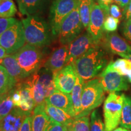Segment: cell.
Wrapping results in <instances>:
<instances>
[{
  "instance_id": "1",
  "label": "cell",
  "mask_w": 131,
  "mask_h": 131,
  "mask_svg": "<svg viewBox=\"0 0 131 131\" xmlns=\"http://www.w3.org/2000/svg\"><path fill=\"white\" fill-rule=\"evenodd\" d=\"M109 52L96 45L72 63L75 72L84 81L93 79L102 72L110 61Z\"/></svg>"
},
{
  "instance_id": "2",
  "label": "cell",
  "mask_w": 131,
  "mask_h": 131,
  "mask_svg": "<svg viewBox=\"0 0 131 131\" xmlns=\"http://www.w3.org/2000/svg\"><path fill=\"white\" fill-rule=\"evenodd\" d=\"M26 42L30 45L43 47L50 45L53 38L49 23L40 15H30L21 21Z\"/></svg>"
},
{
  "instance_id": "3",
  "label": "cell",
  "mask_w": 131,
  "mask_h": 131,
  "mask_svg": "<svg viewBox=\"0 0 131 131\" xmlns=\"http://www.w3.org/2000/svg\"><path fill=\"white\" fill-rule=\"evenodd\" d=\"M104 99L105 92L99 78H94L84 83L81 96V112L77 118L89 115L102 104Z\"/></svg>"
},
{
  "instance_id": "4",
  "label": "cell",
  "mask_w": 131,
  "mask_h": 131,
  "mask_svg": "<svg viewBox=\"0 0 131 131\" xmlns=\"http://www.w3.org/2000/svg\"><path fill=\"white\" fill-rule=\"evenodd\" d=\"M41 48L27 44L14 53L19 66L27 78L42 68L44 53Z\"/></svg>"
},
{
  "instance_id": "5",
  "label": "cell",
  "mask_w": 131,
  "mask_h": 131,
  "mask_svg": "<svg viewBox=\"0 0 131 131\" xmlns=\"http://www.w3.org/2000/svg\"><path fill=\"white\" fill-rule=\"evenodd\" d=\"M125 95L110 93L103 105V115L106 131H112L119 125Z\"/></svg>"
},
{
  "instance_id": "6",
  "label": "cell",
  "mask_w": 131,
  "mask_h": 131,
  "mask_svg": "<svg viewBox=\"0 0 131 131\" xmlns=\"http://www.w3.org/2000/svg\"><path fill=\"white\" fill-rule=\"evenodd\" d=\"M84 26L79 12L78 1L74 9L62 22L59 32V41L61 45H69L81 34Z\"/></svg>"
},
{
  "instance_id": "7",
  "label": "cell",
  "mask_w": 131,
  "mask_h": 131,
  "mask_svg": "<svg viewBox=\"0 0 131 131\" xmlns=\"http://www.w3.org/2000/svg\"><path fill=\"white\" fill-rule=\"evenodd\" d=\"M78 0H53L49 12V25L53 37L59 35L61 23L77 4Z\"/></svg>"
},
{
  "instance_id": "8",
  "label": "cell",
  "mask_w": 131,
  "mask_h": 131,
  "mask_svg": "<svg viewBox=\"0 0 131 131\" xmlns=\"http://www.w3.org/2000/svg\"><path fill=\"white\" fill-rule=\"evenodd\" d=\"M26 42L23 24L17 20L14 25L0 35V46L9 54L15 53Z\"/></svg>"
},
{
  "instance_id": "9",
  "label": "cell",
  "mask_w": 131,
  "mask_h": 131,
  "mask_svg": "<svg viewBox=\"0 0 131 131\" xmlns=\"http://www.w3.org/2000/svg\"><path fill=\"white\" fill-rule=\"evenodd\" d=\"M109 15V12L103 9L98 3L94 2L87 31L98 45H101L104 34L103 29L104 21Z\"/></svg>"
},
{
  "instance_id": "10",
  "label": "cell",
  "mask_w": 131,
  "mask_h": 131,
  "mask_svg": "<svg viewBox=\"0 0 131 131\" xmlns=\"http://www.w3.org/2000/svg\"><path fill=\"white\" fill-rule=\"evenodd\" d=\"M99 79L104 91L107 92L127 91L129 89L127 80L124 76L107 68L99 75Z\"/></svg>"
},
{
  "instance_id": "11",
  "label": "cell",
  "mask_w": 131,
  "mask_h": 131,
  "mask_svg": "<svg viewBox=\"0 0 131 131\" xmlns=\"http://www.w3.org/2000/svg\"><path fill=\"white\" fill-rule=\"evenodd\" d=\"M98 45L87 31L68 45V64L77 60L93 47Z\"/></svg>"
},
{
  "instance_id": "12",
  "label": "cell",
  "mask_w": 131,
  "mask_h": 131,
  "mask_svg": "<svg viewBox=\"0 0 131 131\" xmlns=\"http://www.w3.org/2000/svg\"><path fill=\"white\" fill-rule=\"evenodd\" d=\"M77 73L72 64H69L61 69L53 72V81L56 89L70 94L76 81Z\"/></svg>"
},
{
  "instance_id": "13",
  "label": "cell",
  "mask_w": 131,
  "mask_h": 131,
  "mask_svg": "<svg viewBox=\"0 0 131 131\" xmlns=\"http://www.w3.org/2000/svg\"><path fill=\"white\" fill-rule=\"evenodd\" d=\"M101 45L109 53L118 55L122 53H131V46L115 32H106L104 34Z\"/></svg>"
},
{
  "instance_id": "14",
  "label": "cell",
  "mask_w": 131,
  "mask_h": 131,
  "mask_svg": "<svg viewBox=\"0 0 131 131\" xmlns=\"http://www.w3.org/2000/svg\"><path fill=\"white\" fill-rule=\"evenodd\" d=\"M32 114L15 106L11 112L0 121V131H19L26 118Z\"/></svg>"
},
{
  "instance_id": "15",
  "label": "cell",
  "mask_w": 131,
  "mask_h": 131,
  "mask_svg": "<svg viewBox=\"0 0 131 131\" xmlns=\"http://www.w3.org/2000/svg\"><path fill=\"white\" fill-rule=\"evenodd\" d=\"M68 45L55 49L44 63L43 66L52 72L58 71L68 64Z\"/></svg>"
},
{
  "instance_id": "16",
  "label": "cell",
  "mask_w": 131,
  "mask_h": 131,
  "mask_svg": "<svg viewBox=\"0 0 131 131\" xmlns=\"http://www.w3.org/2000/svg\"><path fill=\"white\" fill-rule=\"evenodd\" d=\"M45 101L50 105L63 109L71 117H75L70 94H65L56 89L50 96L46 98Z\"/></svg>"
},
{
  "instance_id": "17",
  "label": "cell",
  "mask_w": 131,
  "mask_h": 131,
  "mask_svg": "<svg viewBox=\"0 0 131 131\" xmlns=\"http://www.w3.org/2000/svg\"><path fill=\"white\" fill-rule=\"evenodd\" d=\"M18 9L25 16L40 15L45 10L49 0H17Z\"/></svg>"
},
{
  "instance_id": "18",
  "label": "cell",
  "mask_w": 131,
  "mask_h": 131,
  "mask_svg": "<svg viewBox=\"0 0 131 131\" xmlns=\"http://www.w3.org/2000/svg\"><path fill=\"white\" fill-rule=\"evenodd\" d=\"M16 86L19 90L21 96V101L18 107L24 111L32 112L36 106L30 85L25 79L23 81L17 83Z\"/></svg>"
},
{
  "instance_id": "19",
  "label": "cell",
  "mask_w": 131,
  "mask_h": 131,
  "mask_svg": "<svg viewBox=\"0 0 131 131\" xmlns=\"http://www.w3.org/2000/svg\"><path fill=\"white\" fill-rule=\"evenodd\" d=\"M0 65L6 69L9 75L15 78L17 83L27 78L19 66L15 54H9L4 58L0 60Z\"/></svg>"
},
{
  "instance_id": "20",
  "label": "cell",
  "mask_w": 131,
  "mask_h": 131,
  "mask_svg": "<svg viewBox=\"0 0 131 131\" xmlns=\"http://www.w3.org/2000/svg\"><path fill=\"white\" fill-rule=\"evenodd\" d=\"M32 118V131H45L50 118L45 112L44 103L34 108Z\"/></svg>"
},
{
  "instance_id": "21",
  "label": "cell",
  "mask_w": 131,
  "mask_h": 131,
  "mask_svg": "<svg viewBox=\"0 0 131 131\" xmlns=\"http://www.w3.org/2000/svg\"><path fill=\"white\" fill-rule=\"evenodd\" d=\"M45 110L50 119L58 123L66 126L73 122L74 118L71 117L69 114L55 106L50 105L45 101L44 102Z\"/></svg>"
},
{
  "instance_id": "22",
  "label": "cell",
  "mask_w": 131,
  "mask_h": 131,
  "mask_svg": "<svg viewBox=\"0 0 131 131\" xmlns=\"http://www.w3.org/2000/svg\"><path fill=\"white\" fill-rule=\"evenodd\" d=\"M26 80L32 88L33 97L35 101V106H37L43 103L46 99L45 91L43 86L39 80L37 73H35Z\"/></svg>"
},
{
  "instance_id": "23",
  "label": "cell",
  "mask_w": 131,
  "mask_h": 131,
  "mask_svg": "<svg viewBox=\"0 0 131 131\" xmlns=\"http://www.w3.org/2000/svg\"><path fill=\"white\" fill-rule=\"evenodd\" d=\"M84 81L77 74L76 81L71 92V98L72 101L73 112L75 117L77 118L80 114L81 109V96L83 92V86L84 84Z\"/></svg>"
},
{
  "instance_id": "24",
  "label": "cell",
  "mask_w": 131,
  "mask_h": 131,
  "mask_svg": "<svg viewBox=\"0 0 131 131\" xmlns=\"http://www.w3.org/2000/svg\"><path fill=\"white\" fill-rule=\"evenodd\" d=\"M37 73L39 80L45 89L46 98L57 89L53 81V73L44 67L41 68Z\"/></svg>"
},
{
  "instance_id": "25",
  "label": "cell",
  "mask_w": 131,
  "mask_h": 131,
  "mask_svg": "<svg viewBox=\"0 0 131 131\" xmlns=\"http://www.w3.org/2000/svg\"><path fill=\"white\" fill-rule=\"evenodd\" d=\"M16 84V80L9 75L4 67L0 65V94L9 93Z\"/></svg>"
},
{
  "instance_id": "26",
  "label": "cell",
  "mask_w": 131,
  "mask_h": 131,
  "mask_svg": "<svg viewBox=\"0 0 131 131\" xmlns=\"http://www.w3.org/2000/svg\"><path fill=\"white\" fill-rule=\"evenodd\" d=\"M95 0H78L79 12L81 20L84 29L88 27L91 11Z\"/></svg>"
},
{
  "instance_id": "27",
  "label": "cell",
  "mask_w": 131,
  "mask_h": 131,
  "mask_svg": "<svg viewBox=\"0 0 131 131\" xmlns=\"http://www.w3.org/2000/svg\"><path fill=\"white\" fill-rule=\"evenodd\" d=\"M119 124L122 127L131 130V98L124 97Z\"/></svg>"
},
{
  "instance_id": "28",
  "label": "cell",
  "mask_w": 131,
  "mask_h": 131,
  "mask_svg": "<svg viewBox=\"0 0 131 131\" xmlns=\"http://www.w3.org/2000/svg\"><path fill=\"white\" fill-rule=\"evenodd\" d=\"M130 67L131 63L129 61L124 58H119L114 61H111L106 68L126 77Z\"/></svg>"
},
{
  "instance_id": "29",
  "label": "cell",
  "mask_w": 131,
  "mask_h": 131,
  "mask_svg": "<svg viewBox=\"0 0 131 131\" xmlns=\"http://www.w3.org/2000/svg\"><path fill=\"white\" fill-rule=\"evenodd\" d=\"M17 12V8L13 0H0V18H13Z\"/></svg>"
},
{
  "instance_id": "30",
  "label": "cell",
  "mask_w": 131,
  "mask_h": 131,
  "mask_svg": "<svg viewBox=\"0 0 131 131\" xmlns=\"http://www.w3.org/2000/svg\"><path fill=\"white\" fill-rule=\"evenodd\" d=\"M90 130L91 131H106L104 123L103 122L98 109H95L91 113Z\"/></svg>"
},
{
  "instance_id": "31",
  "label": "cell",
  "mask_w": 131,
  "mask_h": 131,
  "mask_svg": "<svg viewBox=\"0 0 131 131\" xmlns=\"http://www.w3.org/2000/svg\"><path fill=\"white\" fill-rule=\"evenodd\" d=\"M14 107L15 105L12 101V95L10 91L6 98L0 103V121L6 117L14 109Z\"/></svg>"
},
{
  "instance_id": "32",
  "label": "cell",
  "mask_w": 131,
  "mask_h": 131,
  "mask_svg": "<svg viewBox=\"0 0 131 131\" xmlns=\"http://www.w3.org/2000/svg\"><path fill=\"white\" fill-rule=\"evenodd\" d=\"M72 126L73 131H91L89 115L74 118Z\"/></svg>"
},
{
  "instance_id": "33",
  "label": "cell",
  "mask_w": 131,
  "mask_h": 131,
  "mask_svg": "<svg viewBox=\"0 0 131 131\" xmlns=\"http://www.w3.org/2000/svg\"><path fill=\"white\" fill-rule=\"evenodd\" d=\"M119 23V19L115 18L111 15H108L105 19L103 26L104 32L106 31L107 32H112L115 31L117 29Z\"/></svg>"
},
{
  "instance_id": "34",
  "label": "cell",
  "mask_w": 131,
  "mask_h": 131,
  "mask_svg": "<svg viewBox=\"0 0 131 131\" xmlns=\"http://www.w3.org/2000/svg\"><path fill=\"white\" fill-rule=\"evenodd\" d=\"M16 21L17 20L14 18H0V35H1L3 32L14 25Z\"/></svg>"
},
{
  "instance_id": "35",
  "label": "cell",
  "mask_w": 131,
  "mask_h": 131,
  "mask_svg": "<svg viewBox=\"0 0 131 131\" xmlns=\"http://www.w3.org/2000/svg\"><path fill=\"white\" fill-rule=\"evenodd\" d=\"M66 126L50 119L45 131H66Z\"/></svg>"
},
{
  "instance_id": "36",
  "label": "cell",
  "mask_w": 131,
  "mask_h": 131,
  "mask_svg": "<svg viewBox=\"0 0 131 131\" xmlns=\"http://www.w3.org/2000/svg\"><path fill=\"white\" fill-rule=\"evenodd\" d=\"M109 15L115 18L119 19L122 17L123 14L121 12L118 6L115 4H112L109 7Z\"/></svg>"
},
{
  "instance_id": "37",
  "label": "cell",
  "mask_w": 131,
  "mask_h": 131,
  "mask_svg": "<svg viewBox=\"0 0 131 131\" xmlns=\"http://www.w3.org/2000/svg\"><path fill=\"white\" fill-rule=\"evenodd\" d=\"M123 34L127 40L131 41V18L126 21L124 24Z\"/></svg>"
},
{
  "instance_id": "38",
  "label": "cell",
  "mask_w": 131,
  "mask_h": 131,
  "mask_svg": "<svg viewBox=\"0 0 131 131\" xmlns=\"http://www.w3.org/2000/svg\"><path fill=\"white\" fill-rule=\"evenodd\" d=\"M32 115L26 117L19 131H32Z\"/></svg>"
},
{
  "instance_id": "39",
  "label": "cell",
  "mask_w": 131,
  "mask_h": 131,
  "mask_svg": "<svg viewBox=\"0 0 131 131\" xmlns=\"http://www.w3.org/2000/svg\"><path fill=\"white\" fill-rule=\"evenodd\" d=\"M122 16L123 19L126 21L131 18V0L128 5L124 9Z\"/></svg>"
},
{
  "instance_id": "40",
  "label": "cell",
  "mask_w": 131,
  "mask_h": 131,
  "mask_svg": "<svg viewBox=\"0 0 131 131\" xmlns=\"http://www.w3.org/2000/svg\"><path fill=\"white\" fill-rule=\"evenodd\" d=\"M114 0H96L97 3L103 9L109 13L110 4H112Z\"/></svg>"
},
{
  "instance_id": "41",
  "label": "cell",
  "mask_w": 131,
  "mask_h": 131,
  "mask_svg": "<svg viewBox=\"0 0 131 131\" xmlns=\"http://www.w3.org/2000/svg\"><path fill=\"white\" fill-rule=\"evenodd\" d=\"M129 2H130V0H114L112 3L117 4L119 7L124 9L128 5Z\"/></svg>"
},
{
  "instance_id": "42",
  "label": "cell",
  "mask_w": 131,
  "mask_h": 131,
  "mask_svg": "<svg viewBox=\"0 0 131 131\" xmlns=\"http://www.w3.org/2000/svg\"><path fill=\"white\" fill-rule=\"evenodd\" d=\"M8 55H9V54L7 53L6 49L0 46V60L4 58L5 57H7Z\"/></svg>"
},
{
  "instance_id": "43",
  "label": "cell",
  "mask_w": 131,
  "mask_h": 131,
  "mask_svg": "<svg viewBox=\"0 0 131 131\" xmlns=\"http://www.w3.org/2000/svg\"><path fill=\"white\" fill-rule=\"evenodd\" d=\"M119 56L123 57L124 59H126L131 63V53H122L119 54Z\"/></svg>"
},
{
  "instance_id": "44",
  "label": "cell",
  "mask_w": 131,
  "mask_h": 131,
  "mask_svg": "<svg viewBox=\"0 0 131 131\" xmlns=\"http://www.w3.org/2000/svg\"><path fill=\"white\" fill-rule=\"evenodd\" d=\"M66 131H73L72 126V123L68 124V125H66Z\"/></svg>"
},
{
  "instance_id": "45",
  "label": "cell",
  "mask_w": 131,
  "mask_h": 131,
  "mask_svg": "<svg viewBox=\"0 0 131 131\" xmlns=\"http://www.w3.org/2000/svg\"><path fill=\"white\" fill-rule=\"evenodd\" d=\"M112 131H131V130L126 128H124V127H118V128L115 129L114 130H113Z\"/></svg>"
},
{
  "instance_id": "46",
  "label": "cell",
  "mask_w": 131,
  "mask_h": 131,
  "mask_svg": "<svg viewBox=\"0 0 131 131\" xmlns=\"http://www.w3.org/2000/svg\"><path fill=\"white\" fill-rule=\"evenodd\" d=\"M126 77H127V78L129 80V81L131 83V67L130 68V69H129L128 73H127V74Z\"/></svg>"
},
{
  "instance_id": "47",
  "label": "cell",
  "mask_w": 131,
  "mask_h": 131,
  "mask_svg": "<svg viewBox=\"0 0 131 131\" xmlns=\"http://www.w3.org/2000/svg\"><path fill=\"white\" fill-rule=\"evenodd\" d=\"M7 94H7H0V103L2 102V101L5 98H6V96L7 95Z\"/></svg>"
}]
</instances>
